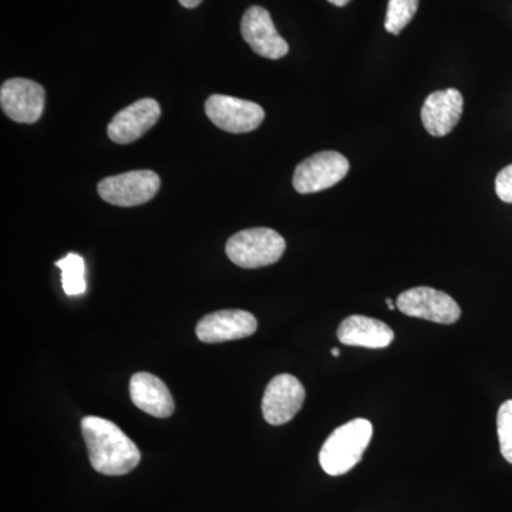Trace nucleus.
<instances>
[{"instance_id":"obj_7","label":"nucleus","mask_w":512,"mask_h":512,"mask_svg":"<svg viewBox=\"0 0 512 512\" xmlns=\"http://www.w3.org/2000/svg\"><path fill=\"white\" fill-rule=\"evenodd\" d=\"M205 113L215 126L232 134L254 131L265 119V111L259 104L224 94L211 96L205 103Z\"/></svg>"},{"instance_id":"obj_10","label":"nucleus","mask_w":512,"mask_h":512,"mask_svg":"<svg viewBox=\"0 0 512 512\" xmlns=\"http://www.w3.org/2000/svg\"><path fill=\"white\" fill-rule=\"evenodd\" d=\"M241 33L256 55L271 60L282 59L288 55V43L279 35L268 10L261 6H251L245 12L241 22Z\"/></svg>"},{"instance_id":"obj_3","label":"nucleus","mask_w":512,"mask_h":512,"mask_svg":"<svg viewBox=\"0 0 512 512\" xmlns=\"http://www.w3.org/2000/svg\"><path fill=\"white\" fill-rule=\"evenodd\" d=\"M286 249L285 239L271 228H251L239 231L228 239V258L245 269L274 265Z\"/></svg>"},{"instance_id":"obj_15","label":"nucleus","mask_w":512,"mask_h":512,"mask_svg":"<svg viewBox=\"0 0 512 512\" xmlns=\"http://www.w3.org/2000/svg\"><path fill=\"white\" fill-rule=\"evenodd\" d=\"M338 339L340 343L346 346L383 349L392 345L394 332L382 320L353 315L340 323Z\"/></svg>"},{"instance_id":"obj_1","label":"nucleus","mask_w":512,"mask_h":512,"mask_svg":"<svg viewBox=\"0 0 512 512\" xmlns=\"http://www.w3.org/2000/svg\"><path fill=\"white\" fill-rule=\"evenodd\" d=\"M82 433L90 464L97 473L124 476L140 464V450L113 421L96 416L84 417Z\"/></svg>"},{"instance_id":"obj_11","label":"nucleus","mask_w":512,"mask_h":512,"mask_svg":"<svg viewBox=\"0 0 512 512\" xmlns=\"http://www.w3.org/2000/svg\"><path fill=\"white\" fill-rule=\"evenodd\" d=\"M258 329V320L252 313L228 309L204 316L197 325V338L204 343H224L249 338Z\"/></svg>"},{"instance_id":"obj_16","label":"nucleus","mask_w":512,"mask_h":512,"mask_svg":"<svg viewBox=\"0 0 512 512\" xmlns=\"http://www.w3.org/2000/svg\"><path fill=\"white\" fill-rule=\"evenodd\" d=\"M62 271L63 291L67 296H80L87 291L86 264L82 256L69 254L56 262Z\"/></svg>"},{"instance_id":"obj_2","label":"nucleus","mask_w":512,"mask_h":512,"mask_svg":"<svg viewBox=\"0 0 512 512\" xmlns=\"http://www.w3.org/2000/svg\"><path fill=\"white\" fill-rule=\"evenodd\" d=\"M372 437L373 426L366 419H355L338 427L320 450L319 463L323 471L333 477L349 473L362 461Z\"/></svg>"},{"instance_id":"obj_9","label":"nucleus","mask_w":512,"mask_h":512,"mask_svg":"<svg viewBox=\"0 0 512 512\" xmlns=\"http://www.w3.org/2000/svg\"><path fill=\"white\" fill-rule=\"evenodd\" d=\"M305 387L292 375H278L266 386L262 414L272 426L289 423L305 403Z\"/></svg>"},{"instance_id":"obj_17","label":"nucleus","mask_w":512,"mask_h":512,"mask_svg":"<svg viewBox=\"0 0 512 512\" xmlns=\"http://www.w3.org/2000/svg\"><path fill=\"white\" fill-rule=\"evenodd\" d=\"M417 9L419 0H389L384 28L392 35H399L412 22Z\"/></svg>"},{"instance_id":"obj_20","label":"nucleus","mask_w":512,"mask_h":512,"mask_svg":"<svg viewBox=\"0 0 512 512\" xmlns=\"http://www.w3.org/2000/svg\"><path fill=\"white\" fill-rule=\"evenodd\" d=\"M181 3V6L187 9H194L197 6L201 5L202 0H178Z\"/></svg>"},{"instance_id":"obj_14","label":"nucleus","mask_w":512,"mask_h":512,"mask_svg":"<svg viewBox=\"0 0 512 512\" xmlns=\"http://www.w3.org/2000/svg\"><path fill=\"white\" fill-rule=\"evenodd\" d=\"M130 396L138 409L157 419L174 413V400L163 380L151 373H136L130 380Z\"/></svg>"},{"instance_id":"obj_19","label":"nucleus","mask_w":512,"mask_h":512,"mask_svg":"<svg viewBox=\"0 0 512 512\" xmlns=\"http://www.w3.org/2000/svg\"><path fill=\"white\" fill-rule=\"evenodd\" d=\"M495 192L501 201L512 204V164L503 168L495 178Z\"/></svg>"},{"instance_id":"obj_21","label":"nucleus","mask_w":512,"mask_h":512,"mask_svg":"<svg viewBox=\"0 0 512 512\" xmlns=\"http://www.w3.org/2000/svg\"><path fill=\"white\" fill-rule=\"evenodd\" d=\"M328 2L332 3V5L338 6V8H342V6L348 5L350 0H328Z\"/></svg>"},{"instance_id":"obj_23","label":"nucleus","mask_w":512,"mask_h":512,"mask_svg":"<svg viewBox=\"0 0 512 512\" xmlns=\"http://www.w3.org/2000/svg\"><path fill=\"white\" fill-rule=\"evenodd\" d=\"M332 356L339 357L340 356V350L339 349H332Z\"/></svg>"},{"instance_id":"obj_6","label":"nucleus","mask_w":512,"mask_h":512,"mask_svg":"<svg viewBox=\"0 0 512 512\" xmlns=\"http://www.w3.org/2000/svg\"><path fill=\"white\" fill-rule=\"evenodd\" d=\"M396 306L404 315L443 325H453L461 316L460 306L450 295L429 286L400 293Z\"/></svg>"},{"instance_id":"obj_4","label":"nucleus","mask_w":512,"mask_h":512,"mask_svg":"<svg viewBox=\"0 0 512 512\" xmlns=\"http://www.w3.org/2000/svg\"><path fill=\"white\" fill-rule=\"evenodd\" d=\"M160 177L154 171H130L100 181V197L116 207H137L156 197L160 190Z\"/></svg>"},{"instance_id":"obj_8","label":"nucleus","mask_w":512,"mask_h":512,"mask_svg":"<svg viewBox=\"0 0 512 512\" xmlns=\"http://www.w3.org/2000/svg\"><path fill=\"white\" fill-rule=\"evenodd\" d=\"M45 99V89L29 79H10L0 89L3 113L16 123H36L45 110Z\"/></svg>"},{"instance_id":"obj_13","label":"nucleus","mask_w":512,"mask_h":512,"mask_svg":"<svg viewBox=\"0 0 512 512\" xmlns=\"http://www.w3.org/2000/svg\"><path fill=\"white\" fill-rule=\"evenodd\" d=\"M463 110V94L457 89L439 90L424 101L421 121L431 136L446 137L456 128Z\"/></svg>"},{"instance_id":"obj_5","label":"nucleus","mask_w":512,"mask_h":512,"mask_svg":"<svg viewBox=\"0 0 512 512\" xmlns=\"http://www.w3.org/2000/svg\"><path fill=\"white\" fill-rule=\"evenodd\" d=\"M350 164L348 158L338 151H322L306 158L296 167L293 174V188L299 194H313L328 190L340 183L348 175Z\"/></svg>"},{"instance_id":"obj_22","label":"nucleus","mask_w":512,"mask_h":512,"mask_svg":"<svg viewBox=\"0 0 512 512\" xmlns=\"http://www.w3.org/2000/svg\"><path fill=\"white\" fill-rule=\"evenodd\" d=\"M387 306H389L390 311H394V309L397 308V306H394V303L392 299H386Z\"/></svg>"},{"instance_id":"obj_12","label":"nucleus","mask_w":512,"mask_h":512,"mask_svg":"<svg viewBox=\"0 0 512 512\" xmlns=\"http://www.w3.org/2000/svg\"><path fill=\"white\" fill-rule=\"evenodd\" d=\"M160 116V104L156 100H138L113 117L107 127V134L114 143H133L156 126Z\"/></svg>"},{"instance_id":"obj_18","label":"nucleus","mask_w":512,"mask_h":512,"mask_svg":"<svg viewBox=\"0 0 512 512\" xmlns=\"http://www.w3.org/2000/svg\"><path fill=\"white\" fill-rule=\"evenodd\" d=\"M497 430L501 454L512 464V400L505 402L498 410Z\"/></svg>"}]
</instances>
